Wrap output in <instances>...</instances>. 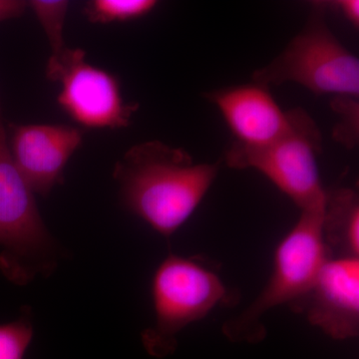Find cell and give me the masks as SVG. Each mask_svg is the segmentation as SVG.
Returning <instances> with one entry per match:
<instances>
[{
  "mask_svg": "<svg viewBox=\"0 0 359 359\" xmlns=\"http://www.w3.org/2000/svg\"><path fill=\"white\" fill-rule=\"evenodd\" d=\"M0 271L15 285L49 276L60 250L40 215L34 192L14 164L0 119Z\"/></svg>",
  "mask_w": 359,
  "mask_h": 359,
  "instance_id": "cell-3",
  "label": "cell"
},
{
  "mask_svg": "<svg viewBox=\"0 0 359 359\" xmlns=\"http://www.w3.org/2000/svg\"><path fill=\"white\" fill-rule=\"evenodd\" d=\"M219 163H196L182 148L148 141L116 163L113 178L123 205L163 237L192 217L218 177Z\"/></svg>",
  "mask_w": 359,
  "mask_h": 359,
  "instance_id": "cell-1",
  "label": "cell"
},
{
  "mask_svg": "<svg viewBox=\"0 0 359 359\" xmlns=\"http://www.w3.org/2000/svg\"><path fill=\"white\" fill-rule=\"evenodd\" d=\"M205 97L218 108L238 145L262 147L289 131L290 110H283L264 85L252 81L209 92Z\"/></svg>",
  "mask_w": 359,
  "mask_h": 359,
  "instance_id": "cell-10",
  "label": "cell"
},
{
  "mask_svg": "<svg viewBox=\"0 0 359 359\" xmlns=\"http://www.w3.org/2000/svg\"><path fill=\"white\" fill-rule=\"evenodd\" d=\"M7 145L14 164L33 192L47 197L65 182L68 161L83 142V131L65 124L8 123Z\"/></svg>",
  "mask_w": 359,
  "mask_h": 359,
  "instance_id": "cell-9",
  "label": "cell"
},
{
  "mask_svg": "<svg viewBox=\"0 0 359 359\" xmlns=\"http://www.w3.org/2000/svg\"><path fill=\"white\" fill-rule=\"evenodd\" d=\"M86 52L67 48L57 59L49 58L46 77L60 82L57 104L72 121L89 129H121L131 124L138 103H127L119 78L85 60Z\"/></svg>",
  "mask_w": 359,
  "mask_h": 359,
  "instance_id": "cell-7",
  "label": "cell"
},
{
  "mask_svg": "<svg viewBox=\"0 0 359 359\" xmlns=\"http://www.w3.org/2000/svg\"><path fill=\"white\" fill-rule=\"evenodd\" d=\"M290 308L335 340L359 332V257H328L308 292Z\"/></svg>",
  "mask_w": 359,
  "mask_h": 359,
  "instance_id": "cell-8",
  "label": "cell"
},
{
  "mask_svg": "<svg viewBox=\"0 0 359 359\" xmlns=\"http://www.w3.org/2000/svg\"><path fill=\"white\" fill-rule=\"evenodd\" d=\"M321 231L330 257H359V197L354 189L325 192Z\"/></svg>",
  "mask_w": 359,
  "mask_h": 359,
  "instance_id": "cell-11",
  "label": "cell"
},
{
  "mask_svg": "<svg viewBox=\"0 0 359 359\" xmlns=\"http://www.w3.org/2000/svg\"><path fill=\"white\" fill-rule=\"evenodd\" d=\"M155 320L141 334L151 356L164 358L178 346V335L231 301L230 290L214 271L195 259L171 254L156 269L151 285Z\"/></svg>",
  "mask_w": 359,
  "mask_h": 359,
  "instance_id": "cell-5",
  "label": "cell"
},
{
  "mask_svg": "<svg viewBox=\"0 0 359 359\" xmlns=\"http://www.w3.org/2000/svg\"><path fill=\"white\" fill-rule=\"evenodd\" d=\"M0 119H1V106H0Z\"/></svg>",
  "mask_w": 359,
  "mask_h": 359,
  "instance_id": "cell-18",
  "label": "cell"
},
{
  "mask_svg": "<svg viewBox=\"0 0 359 359\" xmlns=\"http://www.w3.org/2000/svg\"><path fill=\"white\" fill-rule=\"evenodd\" d=\"M332 110L337 113L339 121L335 126V140L347 149L358 145L359 135V101L355 97H334Z\"/></svg>",
  "mask_w": 359,
  "mask_h": 359,
  "instance_id": "cell-15",
  "label": "cell"
},
{
  "mask_svg": "<svg viewBox=\"0 0 359 359\" xmlns=\"http://www.w3.org/2000/svg\"><path fill=\"white\" fill-rule=\"evenodd\" d=\"M332 6L334 7L337 13L341 14L344 18L353 27L358 29L359 27V1L358 0H339V1L332 2Z\"/></svg>",
  "mask_w": 359,
  "mask_h": 359,
  "instance_id": "cell-16",
  "label": "cell"
},
{
  "mask_svg": "<svg viewBox=\"0 0 359 359\" xmlns=\"http://www.w3.org/2000/svg\"><path fill=\"white\" fill-rule=\"evenodd\" d=\"M157 4L155 0H91L85 4L83 13L92 23L129 22L145 18Z\"/></svg>",
  "mask_w": 359,
  "mask_h": 359,
  "instance_id": "cell-12",
  "label": "cell"
},
{
  "mask_svg": "<svg viewBox=\"0 0 359 359\" xmlns=\"http://www.w3.org/2000/svg\"><path fill=\"white\" fill-rule=\"evenodd\" d=\"M323 207L301 211L292 230L278 243L268 283L254 302L224 323L233 342L257 344L266 337L264 316L282 304L290 306L308 292L330 257L321 231Z\"/></svg>",
  "mask_w": 359,
  "mask_h": 359,
  "instance_id": "cell-2",
  "label": "cell"
},
{
  "mask_svg": "<svg viewBox=\"0 0 359 359\" xmlns=\"http://www.w3.org/2000/svg\"><path fill=\"white\" fill-rule=\"evenodd\" d=\"M27 7V1L22 0H0V22L21 18Z\"/></svg>",
  "mask_w": 359,
  "mask_h": 359,
  "instance_id": "cell-17",
  "label": "cell"
},
{
  "mask_svg": "<svg viewBox=\"0 0 359 359\" xmlns=\"http://www.w3.org/2000/svg\"><path fill=\"white\" fill-rule=\"evenodd\" d=\"M327 2L311 6L308 21L282 53L255 71L252 81L269 87L292 82L316 95L359 96V60L330 30Z\"/></svg>",
  "mask_w": 359,
  "mask_h": 359,
  "instance_id": "cell-4",
  "label": "cell"
},
{
  "mask_svg": "<svg viewBox=\"0 0 359 359\" xmlns=\"http://www.w3.org/2000/svg\"><path fill=\"white\" fill-rule=\"evenodd\" d=\"M27 6L36 15L48 39L51 48V56L49 58L60 57L68 48L63 40V28L69 2L61 0H32L27 1Z\"/></svg>",
  "mask_w": 359,
  "mask_h": 359,
  "instance_id": "cell-13",
  "label": "cell"
},
{
  "mask_svg": "<svg viewBox=\"0 0 359 359\" xmlns=\"http://www.w3.org/2000/svg\"><path fill=\"white\" fill-rule=\"evenodd\" d=\"M34 327L32 309H21L20 318L0 325V359H25Z\"/></svg>",
  "mask_w": 359,
  "mask_h": 359,
  "instance_id": "cell-14",
  "label": "cell"
},
{
  "mask_svg": "<svg viewBox=\"0 0 359 359\" xmlns=\"http://www.w3.org/2000/svg\"><path fill=\"white\" fill-rule=\"evenodd\" d=\"M287 133L262 147L249 148L233 143L226 163L233 169H252L263 174L301 211L325 204V192L318 159L323 137L313 118L302 108L290 110Z\"/></svg>",
  "mask_w": 359,
  "mask_h": 359,
  "instance_id": "cell-6",
  "label": "cell"
}]
</instances>
